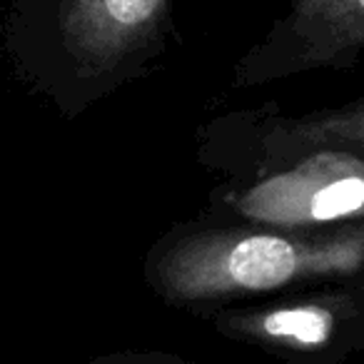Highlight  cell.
Instances as JSON below:
<instances>
[{"instance_id": "6da1fadb", "label": "cell", "mask_w": 364, "mask_h": 364, "mask_svg": "<svg viewBox=\"0 0 364 364\" xmlns=\"http://www.w3.org/2000/svg\"><path fill=\"white\" fill-rule=\"evenodd\" d=\"M359 277L364 220L327 230H279L203 215L167 230L142 262L147 289L195 317Z\"/></svg>"}, {"instance_id": "7a4b0ae2", "label": "cell", "mask_w": 364, "mask_h": 364, "mask_svg": "<svg viewBox=\"0 0 364 364\" xmlns=\"http://www.w3.org/2000/svg\"><path fill=\"white\" fill-rule=\"evenodd\" d=\"M177 0H16L8 46L65 115L137 80L167 53Z\"/></svg>"}, {"instance_id": "3957f363", "label": "cell", "mask_w": 364, "mask_h": 364, "mask_svg": "<svg viewBox=\"0 0 364 364\" xmlns=\"http://www.w3.org/2000/svg\"><path fill=\"white\" fill-rule=\"evenodd\" d=\"M208 218L279 230H327L364 220V160L339 150L274 157L230 175Z\"/></svg>"}, {"instance_id": "277c9868", "label": "cell", "mask_w": 364, "mask_h": 364, "mask_svg": "<svg viewBox=\"0 0 364 364\" xmlns=\"http://www.w3.org/2000/svg\"><path fill=\"white\" fill-rule=\"evenodd\" d=\"M198 317L225 339L287 364H342L364 352V277L230 304Z\"/></svg>"}, {"instance_id": "5b68a950", "label": "cell", "mask_w": 364, "mask_h": 364, "mask_svg": "<svg viewBox=\"0 0 364 364\" xmlns=\"http://www.w3.org/2000/svg\"><path fill=\"white\" fill-rule=\"evenodd\" d=\"M307 150H339L364 160V97L304 115H284L274 105L237 110L198 132L200 162L225 177Z\"/></svg>"}, {"instance_id": "8992f818", "label": "cell", "mask_w": 364, "mask_h": 364, "mask_svg": "<svg viewBox=\"0 0 364 364\" xmlns=\"http://www.w3.org/2000/svg\"><path fill=\"white\" fill-rule=\"evenodd\" d=\"M364 55V0H284V13L232 68L235 90L314 70H349Z\"/></svg>"}, {"instance_id": "52a82bcc", "label": "cell", "mask_w": 364, "mask_h": 364, "mask_svg": "<svg viewBox=\"0 0 364 364\" xmlns=\"http://www.w3.org/2000/svg\"><path fill=\"white\" fill-rule=\"evenodd\" d=\"M90 364H195L160 349H120V352L100 354Z\"/></svg>"}]
</instances>
